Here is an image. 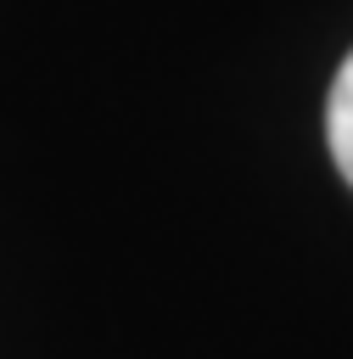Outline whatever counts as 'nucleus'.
I'll return each instance as SVG.
<instances>
[{"label": "nucleus", "mask_w": 353, "mask_h": 359, "mask_svg": "<svg viewBox=\"0 0 353 359\" xmlns=\"http://www.w3.org/2000/svg\"><path fill=\"white\" fill-rule=\"evenodd\" d=\"M325 135H331V157H336L342 180L353 185V50L336 67V84H331V101H325Z\"/></svg>", "instance_id": "1"}]
</instances>
